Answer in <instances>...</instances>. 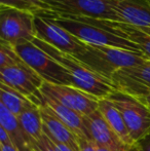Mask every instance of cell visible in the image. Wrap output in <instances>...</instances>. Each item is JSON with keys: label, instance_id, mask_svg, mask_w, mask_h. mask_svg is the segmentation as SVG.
<instances>
[{"label": "cell", "instance_id": "obj_1", "mask_svg": "<svg viewBox=\"0 0 150 151\" xmlns=\"http://www.w3.org/2000/svg\"><path fill=\"white\" fill-rule=\"evenodd\" d=\"M32 42L66 69L72 80V86L75 88L97 99L108 98L117 91L111 80L103 77L74 57L60 52L39 38L35 37Z\"/></svg>", "mask_w": 150, "mask_h": 151}, {"label": "cell", "instance_id": "obj_2", "mask_svg": "<svg viewBox=\"0 0 150 151\" xmlns=\"http://www.w3.org/2000/svg\"><path fill=\"white\" fill-rule=\"evenodd\" d=\"M50 20V22L59 25L66 29L76 38L81 40L88 45L95 46H110V47L121 48V50H131V52L142 54L139 47L130 40L111 33L95 24L84 21L80 18H71V17H62L52 14L48 10H41L35 14Z\"/></svg>", "mask_w": 150, "mask_h": 151}, {"label": "cell", "instance_id": "obj_3", "mask_svg": "<svg viewBox=\"0 0 150 151\" xmlns=\"http://www.w3.org/2000/svg\"><path fill=\"white\" fill-rule=\"evenodd\" d=\"M78 60L103 77L111 80L117 70L136 67L148 59L143 54L121 48L88 45L86 52Z\"/></svg>", "mask_w": 150, "mask_h": 151}, {"label": "cell", "instance_id": "obj_4", "mask_svg": "<svg viewBox=\"0 0 150 151\" xmlns=\"http://www.w3.org/2000/svg\"><path fill=\"white\" fill-rule=\"evenodd\" d=\"M45 10L62 17L90 18L122 22L114 6L113 0H41Z\"/></svg>", "mask_w": 150, "mask_h": 151}, {"label": "cell", "instance_id": "obj_5", "mask_svg": "<svg viewBox=\"0 0 150 151\" xmlns=\"http://www.w3.org/2000/svg\"><path fill=\"white\" fill-rule=\"evenodd\" d=\"M14 50L20 58L34 70L43 81L52 84L72 86V80L66 69L32 41L18 44L14 46Z\"/></svg>", "mask_w": 150, "mask_h": 151}, {"label": "cell", "instance_id": "obj_6", "mask_svg": "<svg viewBox=\"0 0 150 151\" xmlns=\"http://www.w3.org/2000/svg\"><path fill=\"white\" fill-rule=\"evenodd\" d=\"M108 99L121 113L136 147L150 134V110L140 100L119 91L109 96Z\"/></svg>", "mask_w": 150, "mask_h": 151}, {"label": "cell", "instance_id": "obj_7", "mask_svg": "<svg viewBox=\"0 0 150 151\" xmlns=\"http://www.w3.org/2000/svg\"><path fill=\"white\" fill-rule=\"evenodd\" d=\"M35 14L0 5V37L12 46L33 41L36 37Z\"/></svg>", "mask_w": 150, "mask_h": 151}, {"label": "cell", "instance_id": "obj_8", "mask_svg": "<svg viewBox=\"0 0 150 151\" xmlns=\"http://www.w3.org/2000/svg\"><path fill=\"white\" fill-rule=\"evenodd\" d=\"M0 81L22 93L38 107L43 104L41 88L43 79L24 61L21 64L0 69Z\"/></svg>", "mask_w": 150, "mask_h": 151}, {"label": "cell", "instance_id": "obj_9", "mask_svg": "<svg viewBox=\"0 0 150 151\" xmlns=\"http://www.w3.org/2000/svg\"><path fill=\"white\" fill-rule=\"evenodd\" d=\"M34 23L36 38L54 46L60 52L70 55L78 60L88 50V44L76 38L66 29L50 22L47 19L35 16Z\"/></svg>", "mask_w": 150, "mask_h": 151}, {"label": "cell", "instance_id": "obj_10", "mask_svg": "<svg viewBox=\"0 0 150 151\" xmlns=\"http://www.w3.org/2000/svg\"><path fill=\"white\" fill-rule=\"evenodd\" d=\"M42 93L50 96L81 116H88L99 109V99L73 86H62L43 82Z\"/></svg>", "mask_w": 150, "mask_h": 151}, {"label": "cell", "instance_id": "obj_11", "mask_svg": "<svg viewBox=\"0 0 150 151\" xmlns=\"http://www.w3.org/2000/svg\"><path fill=\"white\" fill-rule=\"evenodd\" d=\"M117 91L141 98L150 93V61L147 60L136 67L123 68L114 72L111 78Z\"/></svg>", "mask_w": 150, "mask_h": 151}, {"label": "cell", "instance_id": "obj_12", "mask_svg": "<svg viewBox=\"0 0 150 151\" xmlns=\"http://www.w3.org/2000/svg\"><path fill=\"white\" fill-rule=\"evenodd\" d=\"M95 24L111 33L130 40L139 47L140 52L150 61V28L138 27L124 22H115L107 20H96L90 18H80Z\"/></svg>", "mask_w": 150, "mask_h": 151}, {"label": "cell", "instance_id": "obj_13", "mask_svg": "<svg viewBox=\"0 0 150 151\" xmlns=\"http://www.w3.org/2000/svg\"><path fill=\"white\" fill-rule=\"evenodd\" d=\"M82 118L90 136V140L95 144L105 146L113 151H135L121 141L104 119L99 109L90 115L83 116Z\"/></svg>", "mask_w": 150, "mask_h": 151}, {"label": "cell", "instance_id": "obj_14", "mask_svg": "<svg viewBox=\"0 0 150 151\" xmlns=\"http://www.w3.org/2000/svg\"><path fill=\"white\" fill-rule=\"evenodd\" d=\"M39 109L41 114L43 133L55 143L68 146L74 151H80L79 141L73 132L59 118H57L47 108L40 106Z\"/></svg>", "mask_w": 150, "mask_h": 151}, {"label": "cell", "instance_id": "obj_15", "mask_svg": "<svg viewBox=\"0 0 150 151\" xmlns=\"http://www.w3.org/2000/svg\"><path fill=\"white\" fill-rule=\"evenodd\" d=\"M42 95H43V104L41 106L47 108L57 118H59L66 127H68L78 138V140H90V136L83 122V118H82L83 116L80 115L78 112L65 106L64 104L60 103L55 98L44 95V93H42Z\"/></svg>", "mask_w": 150, "mask_h": 151}, {"label": "cell", "instance_id": "obj_16", "mask_svg": "<svg viewBox=\"0 0 150 151\" xmlns=\"http://www.w3.org/2000/svg\"><path fill=\"white\" fill-rule=\"evenodd\" d=\"M114 9L122 22L150 28V0H120Z\"/></svg>", "mask_w": 150, "mask_h": 151}, {"label": "cell", "instance_id": "obj_17", "mask_svg": "<svg viewBox=\"0 0 150 151\" xmlns=\"http://www.w3.org/2000/svg\"><path fill=\"white\" fill-rule=\"evenodd\" d=\"M99 111L116 135L121 139V141L126 146L135 150V143L131 137L121 113L108 98L99 99Z\"/></svg>", "mask_w": 150, "mask_h": 151}, {"label": "cell", "instance_id": "obj_18", "mask_svg": "<svg viewBox=\"0 0 150 151\" xmlns=\"http://www.w3.org/2000/svg\"><path fill=\"white\" fill-rule=\"evenodd\" d=\"M0 127L7 132L14 146L19 151H31V141L23 129L18 117L10 113L2 104H0Z\"/></svg>", "mask_w": 150, "mask_h": 151}, {"label": "cell", "instance_id": "obj_19", "mask_svg": "<svg viewBox=\"0 0 150 151\" xmlns=\"http://www.w3.org/2000/svg\"><path fill=\"white\" fill-rule=\"evenodd\" d=\"M0 104L17 117L27 110L38 107L27 97L4 83H0Z\"/></svg>", "mask_w": 150, "mask_h": 151}, {"label": "cell", "instance_id": "obj_20", "mask_svg": "<svg viewBox=\"0 0 150 151\" xmlns=\"http://www.w3.org/2000/svg\"><path fill=\"white\" fill-rule=\"evenodd\" d=\"M18 119L31 141V145L41 139L43 136V129H42V119L39 107L25 111L19 116Z\"/></svg>", "mask_w": 150, "mask_h": 151}, {"label": "cell", "instance_id": "obj_21", "mask_svg": "<svg viewBox=\"0 0 150 151\" xmlns=\"http://www.w3.org/2000/svg\"><path fill=\"white\" fill-rule=\"evenodd\" d=\"M0 41H1V44H0V69L22 63L23 60L16 52L14 46H12L11 44L4 40L0 39Z\"/></svg>", "mask_w": 150, "mask_h": 151}, {"label": "cell", "instance_id": "obj_22", "mask_svg": "<svg viewBox=\"0 0 150 151\" xmlns=\"http://www.w3.org/2000/svg\"><path fill=\"white\" fill-rule=\"evenodd\" d=\"M0 5L30 12L34 14L41 10H45V5L43 4V2L40 3L33 0H0Z\"/></svg>", "mask_w": 150, "mask_h": 151}, {"label": "cell", "instance_id": "obj_23", "mask_svg": "<svg viewBox=\"0 0 150 151\" xmlns=\"http://www.w3.org/2000/svg\"><path fill=\"white\" fill-rule=\"evenodd\" d=\"M31 151H58V149L54 141L43 133L41 139L31 145Z\"/></svg>", "mask_w": 150, "mask_h": 151}, {"label": "cell", "instance_id": "obj_24", "mask_svg": "<svg viewBox=\"0 0 150 151\" xmlns=\"http://www.w3.org/2000/svg\"><path fill=\"white\" fill-rule=\"evenodd\" d=\"M79 150L80 151H96L94 142L88 139H79Z\"/></svg>", "mask_w": 150, "mask_h": 151}, {"label": "cell", "instance_id": "obj_25", "mask_svg": "<svg viewBox=\"0 0 150 151\" xmlns=\"http://www.w3.org/2000/svg\"><path fill=\"white\" fill-rule=\"evenodd\" d=\"M135 151H150V134L137 144Z\"/></svg>", "mask_w": 150, "mask_h": 151}, {"label": "cell", "instance_id": "obj_26", "mask_svg": "<svg viewBox=\"0 0 150 151\" xmlns=\"http://www.w3.org/2000/svg\"><path fill=\"white\" fill-rule=\"evenodd\" d=\"M0 144L14 146V143H12L9 135H8L7 132H6L2 127H0Z\"/></svg>", "mask_w": 150, "mask_h": 151}, {"label": "cell", "instance_id": "obj_27", "mask_svg": "<svg viewBox=\"0 0 150 151\" xmlns=\"http://www.w3.org/2000/svg\"><path fill=\"white\" fill-rule=\"evenodd\" d=\"M137 99V98H136ZM138 100H140L142 103H144L145 105L147 106V108L150 110V93H148V95L144 96V97H141V98H138Z\"/></svg>", "mask_w": 150, "mask_h": 151}, {"label": "cell", "instance_id": "obj_28", "mask_svg": "<svg viewBox=\"0 0 150 151\" xmlns=\"http://www.w3.org/2000/svg\"><path fill=\"white\" fill-rule=\"evenodd\" d=\"M0 151H19L14 146L11 145H3L0 144Z\"/></svg>", "mask_w": 150, "mask_h": 151}, {"label": "cell", "instance_id": "obj_29", "mask_svg": "<svg viewBox=\"0 0 150 151\" xmlns=\"http://www.w3.org/2000/svg\"><path fill=\"white\" fill-rule=\"evenodd\" d=\"M55 143V142H54ZM55 145H56L57 149H58V151H74L72 150L71 148H69L68 146H65V145H61V144H57L55 143Z\"/></svg>", "mask_w": 150, "mask_h": 151}, {"label": "cell", "instance_id": "obj_30", "mask_svg": "<svg viewBox=\"0 0 150 151\" xmlns=\"http://www.w3.org/2000/svg\"><path fill=\"white\" fill-rule=\"evenodd\" d=\"M95 149H96V151H113L111 149H109V148L105 147V146H101V145H97V144H95Z\"/></svg>", "mask_w": 150, "mask_h": 151}, {"label": "cell", "instance_id": "obj_31", "mask_svg": "<svg viewBox=\"0 0 150 151\" xmlns=\"http://www.w3.org/2000/svg\"><path fill=\"white\" fill-rule=\"evenodd\" d=\"M33 1H36V2H40V3H41V0H33Z\"/></svg>", "mask_w": 150, "mask_h": 151}, {"label": "cell", "instance_id": "obj_32", "mask_svg": "<svg viewBox=\"0 0 150 151\" xmlns=\"http://www.w3.org/2000/svg\"><path fill=\"white\" fill-rule=\"evenodd\" d=\"M113 1H116V2H119L120 0H113Z\"/></svg>", "mask_w": 150, "mask_h": 151}]
</instances>
